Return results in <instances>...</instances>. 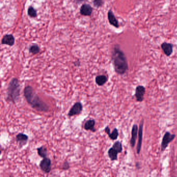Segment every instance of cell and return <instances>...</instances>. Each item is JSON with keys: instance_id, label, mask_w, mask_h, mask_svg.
I'll return each mask as SVG.
<instances>
[{"instance_id": "6da1fadb", "label": "cell", "mask_w": 177, "mask_h": 177, "mask_svg": "<svg viewBox=\"0 0 177 177\" xmlns=\"http://www.w3.org/2000/svg\"><path fill=\"white\" fill-rule=\"evenodd\" d=\"M24 95L28 103L36 111L45 112L49 111V106L39 97L31 86L25 87Z\"/></svg>"}, {"instance_id": "7a4b0ae2", "label": "cell", "mask_w": 177, "mask_h": 177, "mask_svg": "<svg viewBox=\"0 0 177 177\" xmlns=\"http://www.w3.org/2000/svg\"><path fill=\"white\" fill-rule=\"evenodd\" d=\"M112 60L116 73L124 75L128 69L127 60L124 53L119 45H115L112 53Z\"/></svg>"}, {"instance_id": "3957f363", "label": "cell", "mask_w": 177, "mask_h": 177, "mask_svg": "<svg viewBox=\"0 0 177 177\" xmlns=\"http://www.w3.org/2000/svg\"><path fill=\"white\" fill-rule=\"evenodd\" d=\"M21 92V86L17 78H13L9 83L7 87V98L9 101L15 104L19 99Z\"/></svg>"}, {"instance_id": "277c9868", "label": "cell", "mask_w": 177, "mask_h": 177, "mask_svg": "<svg viewBox=\"0 0 177 177\" xmlns=\"http://www.w3.org/2000/svg\"><path fill=\"white\" fill-rule=\"evenodd\" d=\"M175 134H171L169 131H166L164 135L163 138L162 139L161 143V151L163 152L167 148L169 144L174 140L175 138Z\"/></svg>"}, {"instance_id": "5b68a950", "label": "cell", "mask_w": 177, "mask_h": 177, "mask_svg": "<svg viewBox=\"0 0 177 177\" xmlns=\"http://www.w3.org/2000/svg\"><path fill=\"white\" fill-rule=\"evenodd\" d=\"M40 167L43 172L48 174L51 171V162L50 158L48 157L43 158L40 163Z\"/></svg>"}, {"instance_id": "8992f818", "label": "cell", "mask_w": 177, "mask_h": 177, "mask_svg": "<svg viewBox=\"0 0 177 177\" xmlns=\"http://www.w3.org/2000/svg\"><path fill=\"white\" fill-rule=\"evenodd\" d=\"M143 125H144V120L142 119L140 123L139 128L138 130V141L137 146V153L138 154L140 153L141 149L142 139H143Z\"/></svg>"}, {"instance_id": "52a82bcc", "label": "cell", "mask_w": 177, "mask_h": 177, "mask_svg": "<svg viewBox=\"0 0 177 177\" xmlns=\"http://www.w3.org/2000/svg\"><path fill=\"white\" fill-rule=\"evenodd\" d=\"M83 111V105L81 102H77L72 106L70 111L69 112L68 115L69 117L78 115L80 114Z\"/></svg>"}, {"instance_id": "ba28073f", "label": "cell", "mask_w": 177, "mask_h": 177, "mask_svg": "<svg viewBox=\"0 0 177 177\" xmlns=\"http://www.w3.org/2000/svg\"><path fill=\"white\" fill-rule=\"evenodd\" d=\"M145 93V88L142 85H138L135 90V97L138 102H142L144 99V96Z\"/></svg>"}, {"instance_id": "9c48e42d", "label": "cell", "mask_w": 177, "mask_h": 177, "mask_svg": "<svg viewBox=\"0 0 177 177\" xmlns=\"http://www.w3.org/2000/svg\"><path fill=\"white\" fill-rule=\"evenodd\" d=\"M161 48L164 54L169 57L171 56L173 52L174 45L171 43H169L164 42L161 44Z\"/></svg>"}, {"instance_id": "30bf717a", "label": "cell", "mask_w": 177, "mask_h": 177, "mask_svg": "<svg viewBox=\"0 0 177 177\" xmlns=\"http://www.w3.org/2000/svg\"><path fill=\"white\" fill-rule=\"evenodd\" d=\"M138 125L134 124L133 125L131 130V137L130 140V144L132 148H134L135 145V143L136 141L137 138L138 136Z\"/></svg>"}, {"instance_id": "8fae6325", "label": "cell", "mask_w": 177, "mask_h": 177, "mask_svg": "<svg viewBox=\"0 0 177 177\" xmlns=\"http://www.w3.org/2000/svg\"><path fill=\"white\" fill-rule=\"evenodd\" d=\"M107 17H108L109 22L111 25H112L113 26H114V27L117 28L119 27V24L118 21L116 18L112 10H110L108 12Z\"/></svg>"}, {"instance_id": "7c38bea8", "label": "cell", "mask_w": 177, "mask_h": 177, "mask_svg": "<svg viewBox=\"0 0 177 177\" xmlns=\"http://www.w3.org/2000/svg\"><path fill=\"white\" fill-rule=\"evenodd\" d=\"M28 139H29V137L27 135H26V134H22V133L18 134L16 136V141L18 142H19V143L21 145V146L26 145Z\"/></svg>"}, {"instance_id": "4fadbf2b", "label": "cell", "mask_w": 177, "mask_h": 177, "mask_svg": "<svg viewBox=\"0 0 177 177\" xmlns=\"http://www.w3.org/2000/svg\"><path fill=\"white\" fill-rule=\"evenodd\" d=\"M92 9L89 4H84L81 8L80 13L82 15L90 16L92 13Z\"/></svg>"}, {"instance_id": "5bb4252c", "label": "cell", "mask_w": 177, "mask_h": 177, "mask_svg": "<svg viewBox=\"0 0 177 177\" xmlns=\"http://www.w3.org/2000/svg\"><path fill=\"white\" fill-rule=\"evenodd\" d=\"M15 39L14 36L11 34H7L4 36L2 40L3 44L8 45L9 46H13L14 44Z\"/></svg>"}, {"instance_id": "9a60e30c", "label": "cell", "mask_w": 177, "mask_h": 177, "mask_svg": "<svg viewBox=\"0 0 177 177\" xmlns=\"http://www.w3.org/2000/svg\"><path fill=\"white\" fill-rule=\"evenodd\" d=\"M95 121L94 119H89L85 123L84 128L86 130H90L92 132H95L96 129L95 128Z\"/></svg>"}, {"instance_id": "2e32d148", "label": "cell", "mask_w": 177, "mask_h": 177, "mask_svg": "<svg viewBox=\"0 0 177 177\" xmlns=\"http://www.w3.org/2000/svg\"><path fill=\"white\" fill-rule=\"evenodd\" d=\"M107 77L104 75H98L96 77L95 82L97 85L100 86H102L107 82Z\"/></svg>"}, {"instance_id": "e0dca14e", "label": "cell", "mask_w": 177, "mask_h": 177, "mask_svg": "<svg viewBox=\"0 0 177 177\" xmlns=\"http://www.w3.org/2000/svg\"><path fill=\"white\" fill-rule=\"evenodd\" d=\"M119 153L118 150L114 148L113 147H112L108 150L107 154L109 155V158H110L112 161L116 160H118V154Z\"/></svg>"}, {"instance_id": "ac0fdd59", "label": "cell", "mask_w": 177, "mask_h": 177, "mask_svg": "<svg viewBox=\"0 0 177 177\" xmlns=\"http://www.w3.org/2000/svg\"><path fill=\"white\" fill-rule=\"evenodd\" d=\"M38 155L42 158H45L47 157V150L46 147L42 146L37 149Z\"/></svg>"}, {"instance_id": "d6986e66", "label": "cell", "mask_w": 177, "mask_h": 177, "mask_svg": "<svg viewBox=\"0 0 177 177\" xmlns=\"http://www.w3.org/2000/svg\"><path fill=\"white\" fill-rule=\"evenodd\" d=\"M107 135L109 136V138H110L111 140H115L118 139L119 135V133L118 129L115 128L113 130L112 133H109Z\"/></svg>"}, {"instance_id": "ffe728a7", "label": "cell", "mask_w": 177, "mask_h": 177, "mask_svg": "<svg viewBox=\"0 0 177 177\" xmlns=\"http://www.w3.org/2000/svg\"><path fill=\"white\" fill-rule=\"evenodd\" d=\"M112 147H113L114 148L118 150V151L119 152V153H122V151H123L122 144L121 142L119 141H116L113 144V145Z\"/></svg>"}, {"instance_id": "44dd1931", "label": "cell", "mask_w": 177, "mask_h": 177, "mask_svg": "<svg viewBox=\"0 0 177 177\" xmlns=\"http://www.w3.org/2000/svg\"><path fill=\"white\" fill-rule=\"evenodd\" d=\"M40 51V49L39 47L36 45H32L29 48V51L33 54H38L39 53Z\"/></svg>"}, {"instance_id": "7402d4cb", "label": "cell", "mask_w": 177, "mask_h": 177, "mask_svg": "<svg viewBox=\"0 0 177 177\" xmlns=\"http://www.w3.org/2000/svg\"><path fill=\"white\" fill-rule=\"evenodd\" d=\"M28 15L31 17H36V16H37L36 11V9H35L33 7H32V6H30V7H29L28 10Z\"/></svg>"}, {"instance_id": "603a6c76", "label": "cell", "mask_w": 177, "mask_h": 177, "mask_svg": "<svg viewBox=\"0 0 177 177\" xmlns=\"http://www.w3.org/2000/svg\"><path fill=\"white\" fill-rule=\"evenodd\" d=\"M94 4L95 6L97 7H100L102 6V4L104 3L103 0H94Z\"/></svg>"}, {"instance_id": "cb8c5ba5", "label": "cell", "mask_w": 177, "mask_h": 177, "mask_svg": "<svg viewBox=\"0 0 177 177\" xmlns=\"http://www.w3.org/2000/svg\"><path fill=\"white\" fill-rule=\"evenodd\" d=\"M70 168V164L69 163L68 161H65L62 165V169L63 170H68Z\"/></svg>"}, {"instance_id": "d4e9b609", "label": "cell", "mask_w": 177, "mask_h": 177, "mask_svg": "<svg viewBox=\"0 0 177 177\" xmlns=\"http://www.w3.org/2000/svg\"><path fill=\"white\" fill-rule=\"evenodd\" d=\"M84 1V0H74V1H75L76 3H81V2H83Z\"/></svg>"}, {"instance_id": "484cf974", "label": "cell", "mask_w": 177, "mask_h": 177, "mask_svg": "<svg viewBox=\"0 0 177 177\" xmlns=\"http://www.w3.org/2000/svg\"></svg>"}]
</instances>
